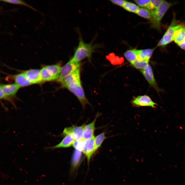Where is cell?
<instances>
[{"instance_id": "27", "label": "cell", "mask_w": 185, "mask_h": 185, "mask_svg": "<svg viewBox=\"0 0 185 185\" xmlns=\"http://www.w3.org/2000/svg\"><path fill=\"white\" fill-rule=\"evenodd\" d=\"M134 1L140 6L146 8L148 7L150 2V0H135Z\"/></svg>"}, {"instance_id": "6", "label": "cell", "mask_w": 185, "mask_h": 185, "mask_svg": "<svg viewBox=\"0 0 185 185\" xmlns=\"http://www.w3.org/2000/svg\"><path fill=\"white\" fill-rule=\"evenodd\" d=\"M141 71L150 86L153 88L158 94L160 92L164 91L158 86L150 65H148L144 68L141 70Z\"/></svg>"}, {"instance_id": "26", "label": "cell", "mask_w": 185, "mask_h": 185, "mask_svg": "<svg viewBox=\"0 0 185 185\" xmlns=\"http://www.w3.org/2000/svg\"><path fill=\"white\" fill-rule=\"evenodd\" d=\"M1 1L11 4L24 5L33 10L34 11H36L35 9L22 1L20 0H1Z\"/></svg>"}, {"instance_id": "10", "label": "cell", "mask_w": 185, "mask_h": 185, "mask_svg": "<svg viewBox=\"0 0 185 185\" xmlns=\"http://www.w3.org/2000/svg\"><path fill=\"white\" fill-rule=\"evenodd\" d=\"M60 83L62 86H68L81 83L80 68L66 76Z\"/></svg>"}, {"instance_id": "17", "label": "cell", "mask_w": 185, "mask_h": 185, "mask_svg": "<svg viewBox=\"0 0 185 185\" xmlns=\"http://www.w3.org/2000/svg\"><path fill=\"white\" fill-rule=\"evenodd\" d=\"M15 83L20 87H25L32 84L26 78L23 73L15 75L13 76Z\"/></svg>"}, {"instance_id": "21", "label": "cell", "mask_w": 185, "mask_h": 185, "mask_svg": "<svg viewBox=\"0 0 185 185\" xmlns=\"http://www.w3.org/2000/svg\"><path fill=\"white\" fill-rule=\"evenodd\" d=\"M105 134V132H103L95 137V145L96 150L100 147L104 141L107 138Z\"/></svg>"}, {"instance_id": "28", "label": "cell", "mask_w": 185, "mask_h": 185, "mask_svg": "<svg viewBox=\"0 0 185 185\" xmlns=\"http://www.w3.org/2000/svg\"><path fill=\"white\" fill-rule=\"evenodd\" d=\"M110 1L113 3L122 7L127 2L123 0H111Z\"/></svg>"}, {"instance_id": "7", "label": "cell", "mask_w": 185, "mask_h": 185, "mask_svg": "<svg viewBox=\"0 0 185 185\" xmlns=\"http://www.w3.org/2000/svg\"><path fill=\"white\" fill-rule=\"evenodd\" d=\"M80 66L79 63L73 62L70 60L61 68L57 80L60 82L67 75L80 68Z\"/></svg>"}, {"instance_id": "5", "label": "cell", "mask_w": 185, "mask_h": 185, "mask_svg": "<svg viewBox=\"0 0 185 185\" xmlns=\"http://www.w3.org/2000/svg\"><path fill=\"white\" fill-rule=\"evenodd\" d=\"M66 88L77 97L84 108L87 104H89L86 98L81 83L69 85Z\"/></svg>"}, {"instance_id": "15", "label": "cell", "mask_w": 185, "mask_h": 185, "mask_svg": "<svg viewBox=\"0 0 185 185\" xmlns=\"http://www.w3.org/2000/svg\"><path fill=\"white\" fill-rule=\"evenodd\" d=\"M20 87L16 83L11 84L1 85L0 88L9 100L10 96L14 95Z\"/></svg>"}, {"instance_id": "14", "label": "cell", "mask_w": 185, "mask_h": 185, "mask_svg": "<svg viewBox=\"0 0 185 185\" xmlns=\"http://www.w3.org/2000/svg\"><path fill=\"white\" fill-rule=\"evenodd\" d=\"M100 115L97 114L95 118L90 123L85 125L83 135V138L85 140H89L94 136L95 130V124L96 119Z\"/></svg>"}, {"instance_id": "12", "label": "cell", "mask_w": 185, "mask_h": 185, "mask_svg": "<svg viewBox=\"0 0 185 185\" xmlns=\"http://www.w3.org/2000/svg\"><path fill=\"white\" fill-rule=\"evenodd\" d=\"M94 136L91 138L86 140L84 147L82 152L87 157V161L89 162L92 155L96 151V149Z\"/></svg>"}, {"instance_id": "8", "label": "cell", "mask_w": 185, "mask_h": 185, "mask_svg": "<svg viewBox=\"0 0 185 185\" xmlns=\"http://www.w3.org/2000/svg\"><path fill=\"white\" fill-rule=\"evenodd\" d=\"M132 103L133 106L136 107L149 106L155 108L157 105L149 96L146 95L139 96L135 97L132 101Z\"/></svg>"}, {"instance_id": "3", "label": "cell", "mask_w": 185, "mask_h": 185, "mask_svg": "<svg viewBox=\"0 0 185 185\" xmlns=\"http://www.w3.org/2000/svg\"><path fill=\"white\" fill-rule=\"evenodd\" d=\"M172 4L163 0L158 8L151 12L153 20L152 23L154 26L159 28L161 21L164 15Z\"/></svg>"}, {"instance_id": "22", "label": "cell", "mask_w": 185, "mask_h": 185, "mask_svg": "<svg viewBox=\"0 0 185 185\" xmlns=\"http://www.w3.org/2000/svg\"><path fill=\"white\" fill-rule=\"evenodd\" d=\"M149 61L137 59L131 63L132 65L137 69H142L149 64Z\"/></svg>"}, {"instance_id": "1", "label": "cell", "mask_w": 185, "mask_h": 185, "mask_svg": "<svg viewBox=\"0 0 185 185\" xmlns=\"http://www.w3.org/2000/svg\"><path fill=\"white\" fill-rule=\"evenodd\" d=\"M92 43V41L88 43H85L80 35L78 45L76 49L73 57L70 60L77 63L86 58L90 60L92 53L95 49L100 46L97 44H93Z\"/></svg>"}, {"instance_id": "16", "label": "cell", "mask_w": 185, "mask_h": 185, "mask_svg": "<svg viewBox=\"0 0 185 185\" xmlns=\"http://www.w3.org/2000/svg\"><path fill=\"white\" fill-rule=\"evenodd\" d=\"M185 39V26L180 24L178 28L174 32L173 41L178 45L181 43Z\"/></svg>"}, {"instance_id": "20", "label": "cell", "mask_w": 185, "mask_h": 185, "mask_svg": "<svg viewBox=\"0 0 185 185\" xmlns=\"http://www.w3.org/2000/svg\"><path fill=\"white\" fill-rule=\"evenodd\" d=\"M124 55L126 59L131 63L137 58V50L135 49L128 50L124 53Z\"/></svg>"}, {"instance_id": "4", "label": "cell", "mask_w": 185, "mask_h": 185, "mask_svg": "<svg viewBox=\"0 0 185 185\" xmlns=\"http://www.w3.org/2000/svg\"><path fill=\"white\" fill-rule=\"evenodd\" d=\"M175 18L173 19L171 24L162 38L159 41L157 47H164L173 41V36L175 31L179 26Z\"/></svg>"}, {"instance_id": "23", "label": "cell", "mask_w": 185, "mask_h": 185, "mask_svg": "<svg viewBox=\"0 0 185 185\" xmlns=\"http://www.w3.org/2000/svg\"><path fill=\"white\" fill-rule=\"evenodd\" d=\"M82 155V152L76 149L75 150L72 157V163L73 168L76 167L79 162Z\"/></svg>"}, {"instance_id": "18", "label": "cell", "mask_w": 185, "mask_h": 185, "mask_svg": "<svg viewBox=\"0 0 185 185\" xmlns=\"http://www.w3.org/2000/svg\"><path fill=\"white\" fill-rule=\"evenodd\" d=\"M154 49L137 50V59L149 61L152 56Z\"/></svg>"}, {"instance_id": "11", "label": "cell", "mask_w": 185, "mask_h": 185, "mask_svg": "<svg viewBox=\"0 0 185 185\" xmlns=\"http://www.w3.org/2000/svg\"><path fill=\"white\" fill-rule=\"evenodd\" d=\"M23 73L26 78L32 84L42 82L40 70L32 69L26 70Z\"/></svg>"}, {"instance_id": "24", "label": "cell", "mask_w": 185, "mask_h": 185, "mask_svg": "<svg viewBox=\"0 0 185 185\" xmlns=\"http://www.w3.org/2000/svg\"><path fill=\"white\" fill-rule=\"evenodd\" d=\"M123 7L125 9L129 12L135 13L139 8V7L136 5L127 2L124 4Z\"/></svg>"}, {"instance_id": "19", "label": "cell", "mask_w": 185, "mask_h": 185, "mask_svg": "<svg viewBox=\"0 0 185 185\" xmlns=\"http://www.w3.org/2000/svg\"><path fill=\"white\" fill-rule=\"evenodd\" d=\"M135 13L140 16L151 20L152 22L153 21V18L151 12L146 8H139Z\"/></svg>"}, {"instance_id": "2", "label": "cell", "mask_w": 185, "mask_h": 185, "mask_svg": "<svg viewBox=\"0 0 185 185\" xmlns=\"http://www.w3.org/2000/svg\"><path fill=\"white\" fill-rule=\"evenodd\" d=\"M61 68L59 64L43 67L40 70L42 82L57 80L59 77Z\"/></svg>"}, {"instance_id": "9", "label": "cell", "mask_w": 185, "mask_h": 185, "mask_svg": "<svg viewBox=\"0 0 185 185\" xmlns=\"http://www.w3.org/2000/svg\"><path fill=\"white\" fill-rule=\"evenodd\" d=\"M85 125L81 126L73 125L66 127L64 129L62 135L66 136L69 134H72L75 140H80L83 139V131Z\"/></svg>"}, {"instance_id": "13", "label": "cell", "mask_w": 185, "mask_h": 185, "mask_svg": "<svg viewBox=\"0 0 185 185\" xmlns=\"http://www.w3.org/2000/svg\"><path fill=\"white\" fill-rule=\"evenodd\" d=\"M75 139L72 134H69L66 136L58 144L52 146L47 147L45 149H54L61 148H67L72 146Z\"/></svg>"}, {"instance_id": "25", "label": "cell", "mask_w": 185, "mask_h": 185, "mask_svg": "<svg viewBox=\"0 0 185 185\" xmlns=\"http://www.w3.org/2000/svg\"><path fill=\"white\" fill-rule=\"evenodd\" d=\"M86 141V140L83 139L80 140H75L72 146L75 149L82 152L84 147Z\"/></svg>"}, {"instance_id": "29", "label": "cell", "mask_w": 185, "mask_h": 185, "mask_svg": "<svg viewBox=\"0 0 185 185\" xmlns=\"http://www.w3.org/2000/svg\"><path fill=\"white\" fill-rule=\"evenodd\" d=\"M181 49L185 50V39L178 45Z\"/></svg>"}]
</instances>
